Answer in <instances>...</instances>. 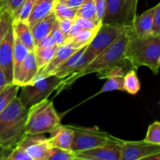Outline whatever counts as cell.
Returning <instances> with one entry per match:
<instances>
[{
	"mask_svg": "<svg viewBox=\"0 0 160 160\" xmlns=\"http://www.w3.org/2000/svg\"><path fill=\"white\" fill-rule=\"evenodd\" d=\"M131 32L122 34L109 47L103 50L93 60L84 67L81 71L77 73L74 76L69 78H62L56 88V95L65 89L68 88L75 81L83 76L91 73H101L109 70L116 66H121L127 70H131V67L125 58L127 45H128Z\"/></svg>",
	"mask_w": 160,
	"mask_h": 160,
	"instance_id": "cell-1",
	"label": "cell"
},
{
	"mask_svg": "<svg viewBox=\"0 0 160 160\" xmlns=\"http://www.w3.org/2000/svg\"><path fill=\"white\" fill-rule=\"evenodd\" d=\"M28 109L16 96L0 114V148L12 150L26 135Z\"/></svg>",
	"mask_w": 160,
	"mask_h": 160,
	"instance_id": "cell-2",
	"label": "cell"
},
{
	"mask_svg": "<svg viewBox=\"0 0 160 160\" xmlns=\"http://www.w3.org/2000/svg\"><path fill=\"white\" fill-rule=\"evenodd\" d=\"M125 58L133 70L144 66L157 74L160 66V36L138 37L133 31L130 34Z\"/></svg>",
	"mask_w": 160,
	"mask_h": 160,
	"instance_id": "cell-3",
	"label": "cell"
},
{
	"mask_svg": "<svg viewBox=\"0 0 160 160\" xmlns=\"http://www.w3.org/2000/svg\"><path fill=\"white\" fill-rule=\"evenodd\" d=\"M61 125L52 102L48 98L31 106L28 110L26 134L51 133Z\"/></svg>",
	"mask_w": 160,
	"mask_h": 160,
	"instance_id": "cell-4",
	"label": "cell"
},
{
	"mask_svg": "<svg viewBox=\"0 0 160 160\" xmlns=\"http://www.w3.org/2000/svg\"><path fill=\"white\" fill-rule=\"evenodd\" d=\"M70 127L73 131V139L71 145V150L73 152L90 149L109 143H119L122 141L108 133L95 128L72 125H70Z\"/></svg>",
	"mask_w": 160,
	"mask_h": 160,
	"instance_id": "cell-5",
	"label": "cell"
},
{
	"mask_svg": "<svg viewBox=\"0 0 160 160\" xmlns=\"http://www.w3.org/2000/svg\"><path fill=\"white\" fill-rule=\"evenodd\" d=\"M60 81L61 78L55 74L35 80L31 84L22 87L19 98L22 104L28 109L36 103L48 98L56 90Z\"/></svg>",
	"mask_w": 160,
	"mask_h": 160,
	"instance_id": "cell-6",
	"label": "cell"
},
{
	"mask_svg": "<svg viewBox=\"0 0 160 160\" xmlns=\"http://www.w3.org/2000/svg\"><path fill=\"white\" fill-rule=\"evenodd\" d=\"M137 3L138 0H106V13L102 23L133 28Z\"/></svg>",
	"mask_w": 160,
	"mask_h": 160,
	"instance_id": "cell-7",
	"label": "cell"
},
{
	"mask_svg": "<svg viewBox=\"0 0 160 160\" xmlns=\"http://www.w3.org/2000/svg\"><path fill=\"white\" fill-rule=\"evenodd\" d=\"M134 31L132 27L112 25L102 23L98 31L90 43L88 45L85 52L96 57L103 50L113 43L123 34Z\"/></svg>",
	"mask_w": 160,
	"mask_h": 160,
	"instance_id": "cell-8",
	"label": "cell"
},
{
	"mask_svg": "<svg viewBox=\"0 0 160 160\" xmlns=\"http://www.w3.org/2000/svg\"><path fill=\"white\" fill-rule=\"evenodd\" d=\"M17 146L23 148L32 160H48L51 145L44 134H26Z\"/></svg>",
	"mask_w": 160,
	"mask_h": 160,
	"instance_id": "cell-9",
	"label": "cell"
},
{
	"mask_svg": "<svg viewBox=\"0 0 160 160\" xmlns=\"http://www.w3.org/2000/svg\"><path fill=\"white\" fill-rule=\"evenodd\" d=\"M120 160L143 159L149 155L160 152V145L143 141L131 142L122 140L120 144Z\"/></svg>",
	"mask_w": 160,
	"mask_h": 160,
	"instance_id": "cell-10",
	"label": "cell"
},
{
	"mask_svg": "<svg viewBox=\"0 0 160 160\" xmlns=\"http://www.w3.org/2000/svg\"><path fill=\"white\" fill-rule=\"evenodd\" d=\"M121 142L74 152L75 160H120V144Z\"/></svg>",
	"mask_w": 160,
	"mask_h": 160,
	"instance_id": "cell-11",
	"label": "cell"
},
{
	"mask_svg": "<svg viewBox=\"0 0 160 160\" xmlns=\"http://www.w3.org/2000/svg\"><path fill=\"white\" fill-rule=\"evenodd\" d=\"M13 44L14 32L12 24L0 43V68L3 70L9 84H12L13 79Z\"/></svg>",
	"mask_w": 160,
	"mask_h": 160,
	"instance_id": "cell-12",
	"label": "cell"
},
{
	"mask_svg": "<svg viewBox=\"0 0 160 160\" xmlns=\"http://www.w3.org/2000/svg\"><path fill=\"white\" fill-rule=\"evenodd\" d=\"M82 48V47H81ZM79 48H75L70 42H64L62 45L58 46L57 50L55 53L52 59L48 62V64L43 67L42 68L39 69L38 73L36 74L35 78H34L33 81L35 80L40 79V78H45V77L49 76V75L54 74L55 71L70 57L77 52Z\"/></svg>",
	"mask_w": 160,
	"mask_h": 160,
	"instance_id": "cell-13",
	"label": "cell"
},
{
	"mask_svg": "<svg viewBox=\"0 0 160 160\" xmlns=\"http://www.w3.org/2000/svg\"><path fill=\"white\" fill-rule=\"evenodd\" d=\"M38 67L36 62L34 51H31L25 58L18 75L13 81L12 84H17L19 87L31 84L38 73Z\"/></svg>",
	"mask_w": 160,
	"mask_h": 160,
	"instance_id": "cell-14",
	"label": "cell"
},
{
	"mask_svg": "<svg viewBox=\"0 0 160 160\" xmlns=\"http://www.w3.org/2000/svg\"><path fill=\"white\" fill-rule=\"evenodd\" d=\"M51 137L48 138L51 147L71 150L72 142L73 139V131L70 125L62 126V124L52 131Z\"/></svg>",
	"mask_w": 160,
	"mask_h": 160,
	"instance_id": "cell-15",
	"label": "cell"
},
{
	"mask_svg": "<svg viewBox=\"0 0 160 160\" xmlns=\"http://www.w3.org/2000/svg\"><path fill=\"white\" fill-rule=\"evenodd\" d=\"M156 6L147 9L138 16H136L133 23L134 32L138 37H147L151 35L152 21Z\"/></svg>",
	"mask_w": 160,
	"mask_h": 160,
	"instance_id": "cell-16",
	"label": "cell"
},
{
	"mask_svg": "<svg viewBox=\"0 0 160 160\" xmlns=\"http://www.w3.org/2000/svg\"><path fill=\"white\" fill-rule=\"evenodd\" d=\"M56 2V0H36L32 10L26 20V23L30 28H31L39 20L51 13Z\"/></svg>",
	"mask_w": 160,
	"mask_h": 160,
	"instance_id": "cell-17",
	"label": "cell"
},
{
	"mask_svg": "<svg viewBox=\"0 0 160 160\" xmlns=\"http://www.w3.org/2000/svg\"><path fill=\"white\" fill-rule=\"evenodd\" d=\"M56 21H57V19L52 11L51 13L48 14L42 20H39L31 28L33 38H34V45H37L41 40H42L44 38L48 36L51 33Z\"/></svg>",
	"mask_w": 160,
	"mask_h": 160,
	"instance_id": "cell-18",
	"label": "cell"
},
{
	"mask_svg": "<svg viewBox=\"0 0 160 160\" xmlns=\"http://www.w3.org/2000/svg\"><path fill=\"white\" fill-rule=\"evenodd\" d=\"M12 28L14 34L19 38V40L30 50L34 51V45L31 29L29 25L23 21H14L12 20Z\"/></svg>",
	"mask_w": 160,
	"mask_h": 160,
	"instance_id": "cell-19",
	"label": "cell"
},
{
	"mask_svg": "<svg viewBox=\"0 0 160 160\" xmlns=\"http://www.w3.org/2000/svg\"><path fill=\"white\" fill-rule=\"evenodd\" d=\"M30 51L14 34V44H13V55H12V62H13V79L17 78L18 75L21 65L23 64L25 58L27 57Z\"/></svg>",
	"mask_w": 160,
	"mask_h": 160,
	"instance_id": "cell-20",
	"label": "cell"
},
{
	"mask_svg": "<svg viewBox=\"0 0 160 160\" xmlns=\"http://www.w3.org/2000/svg\"><path fill=\"white\" fill-rule=\"evenodd\" d=\"M98 28L99 27H98L96 28H94V29H83L76 36L71 38L69 40H67L66 42H70L75 48H81L83 46H85V45H88L91 42V41L95 37L97 31H98Z\"/></svg>",
	"mask_w": 160,
	"mask_h": 160,
	"instance_id": "cell-21",
	"label": "cell"
},
{
	"mask_svg": "<svg viewBox=\"0 0 160 160\" xmlns=\"http://www.w3.org/2000/svg\"><path fill=\"white\" fill-rule=\"evenodd\" d=\"M59 45H54L48 48H34V53L39 69L45 67L52 59Z\"/></svg>",
	"mask_w": 160,
	"mask_h": 160,
	"instance_id": "cell-22",
	"label": "cell"
},
{
	"mask_svg": "<svg viewBox=\"0 0 160 160\" xmlns=\"http://www.w3.org/2000/svg\"><path fill=\"white\" fill-rule=\"evenodd\" d=\"M19 86L14 84H9L0 88V114L7 107L11 101L17 96Z\"/></svg>",
	"mask_w": 160,
	"mask_h": 160,
	"instance_id": "cell-23",
	"label": "cell"
},
{
	"mask_svg": "<svg viewBox=\"0 0 160 160\" xmlns=\"http://www.w3.org/2000/svg\"><path fill=\"white\" fill-rule=\"evenodd\" d=\"M141 88L136 70L131 69L123 77V91L131 95H136Z\"/></svg>",
	"mask_w": 160,
	"mask_h": 160,
	"instance_id": "cell-24",
	"label": "cell"
},
{
	"mask_svg": "<svg viewBox=\"0 0 160 160\" xmlns=\"http://www.w3.org/2000/svg\"><path fill=\"white\" fill-rule=\"evenodd\" d=\"M77 17L88 19V20L95 22L98 24H101L100 23H98L96 18L95 0H84L81 6L78 9Z\"/></svg>",
	"mask_w": 160,
	"mask_h": 160,
	"instance_id": "cell-25",
	"label": "cell"
},
{
	"mask_svg": "<svg viewBox=\"0 0 160 160\" xmlns=\"http://www.w3.org/2000/svg\"><path fill=\"white\" fill-rule=\"evenodd\" d=\"M53 12L56 17V19H69L75 20L78 13V9L69 7L63 3L56 1L53 8Z\"/></svg>",
	"mask_w": 160,
	"mask_h": 160,
	"instance_id": "cell-26",
	"label": "cell"
},
{
	"mask_svg": "<svg viewBox=\"0 0 160 160\" xmlns=\"http://www.w3.org/2000/svg\"><path fill=\"white\" fill-rule=\"evenodd\" d=\"M36 0H24L20 7L12 17L14 21H23L26 22L31 13L32 8L35 3Z\"/></svg>",
	"mask_w": 160,
	"mask_h": 160,
	"instance_id": "cell-27",
	"label": "cell"
},
{
	"mask_svg": "<svg viewBox=\"0 0 160 160\" xmlns=\"http://www.w3.org/2000/svg\"><path fill=\"white\" fill-rule=\"evenodd\" d=\"M48 160H75L74 152L57 147H51Z\"/></svg>",
	"mask_w": 160,
	"mask_h": 160,
	"instance_id": "cell-28",
	"label": "cell"
},
{
	"mask_svg": "<svg viewBox=\"0 0 160 160\" xmlns=\"http://www.w3.org/2000/svg\"><path fill=\"white\" fill-rule=\"evenodd\" d=\"M12 24V17L0 6V43L2 41L8 29Z\"/></svg>",
	"mask_w": 160,
	"mask_h": 160,
	"instance_id": "cell-29",
	"label": "cell"
},
{
	"mask_svg": "<svg viewBox=\"0 0 160 160\" xmlns=\"http://www.w3.org/2000/svg\"><path fill=\"white\" fill-rule=\"evenodd\" d=\"M123 77L124 76H117L108 78L107 81L102 86L99 93L114 90L123 91Z\"/></svg>",
	"mask_w": 160,
	"mask_h": 160,
	"instance_id": "cell-30",
	"label": "cell"
},
{
	"mask_svg": "<svg viewBox=\"0 0 160 160\" xmlns=\"http://www.w3.org/2000/svg\"><path fill=\"white\" fill-rule=\"evenodd\" d=\"M144 140L155 145H160V123L159 121H155L149 125Z\"/></svg>",
	"mask_w": 160,
	"mask_h": 160,
	"instance_id": "cell-31",
	"label": "cell"
},
{
	"mask_svg": "<svg viewBox=\"0 0 160 160\" xmlns=\"http://www.w3.org/2000/svg\"><path fill=\"white\" fill-rule=\"evenodd\" d=\"M23 2L24 0H0V6L13 17Z\"/></svg>",
	"mask_w": 160,
	"mask_h": 160,
	"instance_id": "cell-32",
	"label": "cell"
},
{
	"mask_svg": "<svg viewBox=\"0 0 160 160\" xmlns=\"http://www.w3.org/2000/svg\"><path fill=\"white\" fill-rule=\"evenodd\" d=\"M7 160H32L29 155L20 147L16 146L11 150L7 156Z\"/></svg>",
	"mask_w": 160,
	"mask_h": 160,
	"instance_id": "cell-33",
	"label": "cell"
},
{
	"mask_svg": "<svg viewBox=\"0 0 160 160\" xmlns=\"http://www.w3.org/2000/svg\"><path fill=\"white\" fill-rule=\"evenodd\" d=\"M151 35L160 36V3L156 5V9L153 17Z\"/></svg>",
	"mask_w": 160,
	"mask_h": 160,
	"instance_id": "cell-34",
	"label": "cell"
},
{
	"mask_svg": "<svg viewBox=\"0 0 160 160\" xmlns=\"http://www.w3.org/2000/svg\"><path fill=\"white\" fill-rule=\"evenodd\" d=\"M95 14L98 23H102V19L106 13V0H95Z\"/></svg>",
	"mask_w": 160,
	"mask_h": 160,
	"instance_id": "cell-35",
	"label": "cell"
},
{
	"mask_svg": "<svg viewBox=\"0 0 160 160\" xmlns=\"http://www.w3.org/2000/svg\"><path fill=\"white\" fill-rule=\"evenodd\" d=\"M50 35L52 38L53 40H54L55 43L57 45H60L62 44H63L66 42V38L63 35V34L62 33V31H60L59 28V24H58V20L56 21V24L53 27L51 33H50Z\"/></svg>",
	"mask_w": 160,
	"mask_h": 160,
	"instance_id": "cell-36",
	"label": "cell"
},
{
	"mask_svg": "<svg viewBox=\"0 0 160 160\" xmlns=\"http://www.w3.org/2000/svg\"><path fill=\"white\" fill-rule=\"evenodd\" d=\"M58 20V24H59V28L63 35L65 36L66 40L68 38L69 32L71 28L72 24L73 23L74 20H69V19H57Z\"/></svg>",
	"mask_w": 160,
	"mask_h": 160,
	"instance_id": "cell-37",
	"label": "cell"
},
{
	"mask_svg": "<svg viewBox=\"0 0 160 160\" xmlns=\"http://www.w3.org/2000/svg\"><path fill=\"white\" fill-rule=\"evenodd\" d=\"M75 20L78 22L80 25L82 27L83 29H94L98 27H99L101 24H98L92 20H88L86 18H82V17H76Z\"/></svg>",
	"mask_w": 160,
	"mask_h": 160,
	"instance_id": "cell-38",
	"label": "cell"
},
{
	"mask_svg": "<svg viewBox=\"0 0 160 160\" xmlns=\"http://www.w3.org/2000/svg\"><path fill=\"white\" fill-rule=\"evenodd\" d=\"M56 45L54 40L51 37L50 34L44 38L42 40H41L37 45H35V48H48V47H51L52 45Z\"/></svg>",
	"mask_w": 160,
	"mask_h": 160,
	"instance_id": "cell-39",
	"label": "cell"
},
{
	"mask_svg": "<svg viewBox=\"0 0 160 160\" xmlns=\"http://www.w3.org/2000/svg\"><path fill=\"white\" fill-rule=\"evenodd\" d=\"M82 30H83L82 27L78 23V22L76 20H73V24H72L71 26V28H70V32H69V34H68V38H67V40H69V39H70L71 38L76 36L77 34H78L80 31H82Z\"/></svg>",
	"mask_w": 160,
	"mask_h": 160,
	"instance_id": "cell-40",
	"label": "cell"
},
{
	"mask_svg": "<svg viewBox=\"0 0 160 160\" xmlns=\"http://www.w3.org/2000/svg\"><path fill=\"white\" fill-rule=\"evenodd\" d=\"M61 3H63L66 6L69 7L74 8V9H78L81 4L83 3L84 0H56Z\"/></svg>",
	"mask_w": 160,
	"mask_h": 160,
	"instance_id": "cell-41",
	"label": "cell"
},
{
	"mask_svg": "<svg viewBox=\"0 0 160 160\" xmlns=\"http://www.w3.org/2000/svg\"><path fill=\"white\" fill-rule=\"evenodd\" d=\"M9 81H8L7 78H6V75H5L3 70L0 68V88H2L3 86L6 85V84H9Z\"/></svg>",
	"mask_w": 160,
	"mask_h": 160,
	"instance_id": "cell-42",
	"label": "cell"
},
{
	"mask_svg": "<svg viewBox=\"0 0 160 160\" xmlns=\"http://www.w3.org/2000/svg\"><path fill=\"white\" fill-rule=\"evenodd\" d=\"M143 159H145V160H160V152L149 155V156H146V157L144 158Z\"/></svg>",
	"mask_w": 160,
	"mask_h": 160,
	"instance_id": "cell-43",
	"label": "cell"
}]
</instances>
